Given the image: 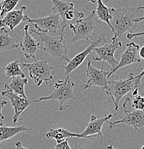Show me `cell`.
Returning a JSON list of instances; mask_svg holds the SVG:
<instances>
[{
	"label": "cell",
	"mask_w": 144,
	"mask_h": 149,
	"mask_svg": "<svg viewBox=\"0 0 144 149\" xmlns=\"http://www.w3.org/2000/svg\"><path fill=\"white\" fill-rule=\"evenodd\" d=\"M32 128H28L24 125L21 126H8L6 125H0V143L6 142L17 135L25 131H30Z\"/></svg>",
	"instance_id": "19"
},
{
	"label": "cell",
	"mask_w": 144,
	"mask_h": 149,
	"mask_svg": "<svg viewBox=\"0 0 144 149\" xmlns=\"http://www.w3.org/2000/svg\"><path fill=\"white\" fill-rule=\"evenodd\" d=\"M96 9L94 11L95 16L98 22H103L106 23L112 32H114L111 21L112 19L113 12L115 10V7H108L104 4L101 0H98L96 2Z\"/></svg>",
	"instance_id": "18"
},
{
	"label": "cell",
	"mask_w": 144,
	"mask_h": 149,
	"mask_svg": "<svg viewBox=\"0 0 144 149\" xmlns=\"http://www.w3.org/2000/svg\"><path fill=\"white\" fill-rule=\"evenodd\" d=\"M99 22L95 16L94 11L84 17V15H81L76 19L74 24H69V28L73 32L71 40V44L80 40L88 41L91 38L94 30L96 29V23Z\"/></svg>",
	"instance_id": "4"
},
{
	"label": "cell",
	"mask_w": 144,
	"mask_h": 149,
	"mask_svg": "<svg viewBox=\"0 0 144 149\" xmlns=\"http://www.w3.org/2000/svg\"><path fill=\"white\" fill-rule=\"evenodd\" d=\"M131 107L135 110L144 111V97L141 95L134 96V100L131 102Z\"/></svg>",
	"instance_id": "25"
},
{
	"label": "cell",
	"mask_w": 144,
	"mask_h": 149,
	"mask_svg": "<svg viewBox=\"0 0 144 149\" xmlns=\"http://www.w3.org/2000/svg\"><path fill=\"white\" fill-rule=\"evenodd\" d=\"M21 65L22 69L28 70L29 77L38 87L41 86L43 83L47 85L48 82L53 80L54 77L51 73L53 70L64 68L63 66H52L45 60H41L33 63H21Z\"/></svg>",
	"instance_id": "5"
},
{
	"label": "cell",
	"mask_w": 144,
	"mask_h": 149,
	"mask_svg": "<svg viewBox=\"0 0 144 149\" xmlns=\"http://www.w3.org/2000/svg\"><path fill=\"white\" fill-rule=\"evenodd\" d=\"M74 83L66 76L63 80H58L54 82V90L52 94L48 96H42L37 100H33V102H40L46 100H57L59 105V111H63L66 109L65 103L70 100H76L75 94L74 92Z\"/></svg>",
	"instance_id": "3"
},
{
	"label": "cell",
	"mask_w": 144,
	"mask_h": 149,
	"mask_svg": "<svg viewBox=\"0 0 144 149\" xmlns=\"http://www.w3.org/2000/svg\"><path fill=\"white\" fill-rule=\"evenodd\" d=\"M30 33H34L39 37L43 44V49L54 59L66 61L67 63L70 61L68 56L66 41L63 38V34H60L59 37H53L47 34L38 32L34 29H32Z\"/></svg>",
	"instance_id": "2"
},
{
	"label": "cell",
	"mask_w": 144,
	"mask_h": 149,
	"mask_svg": "<svg viewBox=\"0 0 144 149\" xmlns=\"http://www.w3.org/2000/svg\"><path fill=\"white\" fill-rule=\"evenodd\" d=\"M29 24H26L24 27V37L20 42L21 47L24 56L27 60H36V55L39 51V43L33 38L29 32Z\"/></svg>",
	"instance_id": "16"
},
{
	"label": "cell",
	"mask_w": 144,
	"mask_h": 149,
	"mask_svg": "<svg viewBox=\"0 0 144 149\" xmlns=\"http://www.w3.org/2000/svg\"><path fill=\"white\" fill-rule=\"evenodd\" d=\"M27 10L25 6H22L19 9L13 10L7 13L5 16L0 19V28L7 27L9 31L14 30L15 27L24 20L26 15L24 12Z\"/></svg>",
	"instance_id": "17"
},
{
	"label": "cell",
	"mask_w": 144,
	"mask_h": 149,
	"mask_svg": "<svg viewBox=\"0 0 144 149\" xmlns=\"http://www.w3.org/2000/svg\"><path fill=\"white\" fill-rule=\"evenodd\" d=\"M114 115L109 114L103 118H98L94 115H92L85 130L81 133H77L76 138L89 140L97 139V138L103 139L102 127L104 123H108L110 119L114 117Z\"/></svg>",
	"instance_id": "14"
},
{
	"label": "cell",
	"mask_w": 144,
	"mask_h": 149,
	"mask_svg": "<svg viewBox=\"0 0 144 149\" xmlns=\"http://www.w3.org/2000/svg\"><path fill=\"white\" fill-rule=\"evenodd\" d=\"M52 3V10L54 13L58 14L62 20L61 33L64 34L65 29L67 26L68 22H70L74 17H79L83 15L82 12H78L75 10L73 3L63 1L62 0H51Z\"/></svg>",
	"instance_id": "12"
},
{
	"label": "cell",
	"mask_w": 144,
	"mask_h": 149,
	"mask_svg": "<svg viewBox=\"0 0 144 149\" xmlns=\"http://www.w3.org/2000/svg\"><path fill=\"white\" fill-rule=\"evenodd\" d=\"M134 74L131 73L125 80H111L108 82V89L105 92L111 97L114 105L115 111H119V102L123 96L128 93L133 92L136 88V80Z\"/></svg>",
	"instance_id": "6"
},
{
	"label": "cell",
	"mask_w": 144,
	"mask_h": 149,
	"mask_svg": "<svg viewBox=\"0 0 144 149\" xmlns=\"http://www.w3.org/2000/svg\"><path fill=\"white\" fill-rule=\"evenodd\" d=\"M68 140L69 139H65L59 142H56V144L54 146L53 149H72L69 146Z\"/></svg>",
	"instance_id": "26"
},
{
	"label": "cell",
	"mask_w": 144,
	"mask_h": 149,
	"mask_svg": "<svg viewBox=\"0 0 144 149\" xmlns=\"http://www.w3.org/2000/svg\"><path fill=\"white\" fill-rule=\"evenodd\" d=\"M106 149H117V148H114V146H113V144H111V145L108 146L106 147Z\"/></svg>",
	"instance_id": "35"
},
{
	"label": "cell",
	"mask_w": 144,
	"mask_h": 149,
	"mask_svg": "<svg viewBox=\"0 0 144 149\" xmlns=\"http://www.w3.org/2000/svg\"><path fill=\"white\" fill-rule=\"evenodd\" d=\"M131 102L129 97L125 100L123 104V116L119 120L113 121H108V123L109 128H114L120 124H126V125L132 126L136 130L138 131L141 128H144V111L134 110L133 111H129L127 108V105Z\"/></svg>",
	"instance_id": "7"
},
{
	"label": "cell",
	"mask_w": 144,
	"mask_h": 149,
	"mask_svg": "<svg viewBox=\"0 0 144 149\" xmlns=\"http://www.w3.org/2000/svg\"><path fill=\"white\" fill-rule=\"evenodd\" d=\"M106 43V33L105 32H102L101 34L98 35L97 37H94L92 40H91L90 45L87 48L82 51L81 52L79 53L75 57H74L68 63V64L64 66L65 70V74L66 76H69V74L72 72L73 71L75 70L77 68L81 65L83 63V60L88 57L89 54H91L94 49L98 47L104 45V44Z\"/></svg>",
	"instance_id": "11"
},
{
	"label": "cell",
	"mask_w": 144,
	"mask_h": 149,
	"mask_svg": "<svg viewBox=\"0 0 144 149\" xmlns=\"http://www.w3.org/2000/svg\"><path fill=\"white\" fill-rule=\"evenodd\" d=\"M143 76H144V68L143 69V70L141 71V73L137 74V75L134 76V78H135V80H136V88H138V87L140 85L141 80L142 77H143Z\"/></svg>",
	"instance_id": "27"
},
{
	"label": "cell",
	"mask_w": 144,
	"mask_h": 149,
	"mask_svg": "<svg viewBox=\"0 0 144 149\" xmlns=\"http://www.w3.org/2000/svg\"><path fill=\"white\" fill-rule=\"evenodd\" d=\"M14 146H15V149H29L23 146L22 144H21V143L20 142V141H17V142L14 143Z\"/></svg>",
	"instance_id": "30"
},
{
	"label": "cell",
	"mask_w": 144,
	"mask_h": 149,
	"mask_svg": "<svg viewBox=\"0 0 144 149\" xmlns=\"http://www.w3.org/2000/svg\"><path fill=\"white\" fill-rule=\"evenodd\" d=\"M144 9V6H141V7H138L137 8L138 11H140V10H143Z\"/></svg>",
	"instance_id": "36"
},
{
	"label": "cell",
	"mask_w": 144,
	"mask_h": 149,
	"mask_svg": "<svg viewBox=\"0 0 144 149\" xmlns=\"http://www.w3.org/2000/svg\"><path fill=\"white\" fill-rule=\"evenodd\" d=\"M143 20H144V16L141 17H136L135 19V22L136 23H138V24L139 22H141V21H143Z\"/></svg>",
	"instance_id": "34"
},
{
	"label": "cell",
	"mask_w": 144,
	"mask_h": 149,
	"mask_svg": "<svg viewBox=\"0 0 144 149\" xmlns=\"http://www.w3.org/2000/svg\"><path fill=\"white\" fill-rule=\"evenodd\" d=\"M144 35V32H138V33H127L126 35V38L128 39V40H132L133 38L136 37H139V36H143Z\"/></svg>",
	"instance_id": "29"
},
{
	"label": "cell",
	"mask_w": 144,
	"mask_h": 149,
	"mask_svg": "<svg viewBox=\"0 0 144 149\" xmlns=\"http://www.w3.org/2000/svg\"><path fill=\"white\" fill-rule=\"evenodd\" d=\"M28 80L26 77H12L9 84H7L9 90L24 98H28L25 94V86L27 85Z\"/></svg>",
	"instance_id": "21"
},
{
	"label": "cell",
	"mask_w": 144,
	"mask_h": 149,
	"mask_svg": "<svg viewBox=\"0 0 144 149\" xmlns=\"http://www.w3.org/2000/svg\"><path fill=\"white\" fill-rule=\"evenodd\" d=\"M4 70L5 71L6 77L7 78H12L17 76L25 77V74L22 70L21 63L19 62V60H14L12 63H9L4 68Z\"/></svg>",
	"instance_id": "23"
},
{
	"label": "cell",
	"mask_w": 144,
	"mask_h": 149,
	"mask_svg": "<svg viewBox=\"0 0 144 149\" xmlns=\"http://www.w3.org/2000/svg\"><path fill=\"white\" fill-rule=\"evenodd\" d=\"M103 64L101 70L94 68L91 65V61L87 60V68H86V74L88 80L84 85H82V89L87 90L92 87H99L106 92L108 89V74L109 71H105L103 70Z\"/></svg>",
	"instance_id": "9"
},
{
	"label": "cell",
	"mask_w": 144,
	"mask_h": 149,
	"mask_svg": "<svg viewBox=\"0 0 144 149\" xmlns=\"http://www.w3.org/2000/svg\"><path fill=\"white\" fill-rule=\"evenodd\" d=\"M137 8L128 7L116 9L113 12L111 26L114 29V37L119 38L125 33H134L138 27V23L135 22L136 16L134 11Z\"/></svg>",
	"instance_id": "1"
},
{
	"label": "cell",
	"mask_w": 144,
	"mask_h": 149,
	"mask_svg": "<svg viewBox=\"0 0 144 149\" xmlns=\"http://www.w3.org/2000/svg\"><path fill=\"white\" fill-rule=\"evenodd\" d=\"M19 0H0V17H4L7 13L13 11Z\"/></svg>",
	"instance_id": "24"
},
{
	"label": "cell",
	"mask_w": 144,
	"mask_h": 149,
	"mask_svg": "<svg viewBox=\"0 0 144 149\" xmlns=\"http://www.w3.org/2000/svg\"><path fill=\"white\" fill-rule=\"evenodd\" d=\"M1 95L3 97L9 99L13 108L14 116L12 118V120H13V123L14 124L20 120V116L21 113L33 103V100L24 98L9 90L6 83L4 84V89L1 92Z\"/></svg>",
	"instance_id": "13"
},
{
	"label": "cell",
	"mask_w": 144,
	"mask_h": 149,
	"mask_svg": "<svg viewBox=\"0 0 144 149\" xmlns=\"http://www.w3.org/2000/svg\"><path fill=\"white\" fill-rule=\"evenodd\" d=\"M138 93H140V95L141 96L144 97V84H140L138 87Z\"/></svg>",
	"instance_id": "31"
},
{
	"label": "cell",
	"mask_w": 144,
	"mask_h": 149,
	"mask_svg": "<svg viewBox=\"0 0 144 149\" xmlns=\"http://www.w3.org/2000/svg\"><path fill=\"white\" fill-rule=\"evenodd\" d=\"M87 1H89V2H91V3H93V4H94V3H96L98 0H87ZM101 1H103V3H108V2H109V1H111V0H101Z\"/></svg>",
	"instance_id": "33"
},
{
	"label": "cell",
	"mask_w": 144,
	"mask_h": 149,
	"mask_svg": "<svg viewBox=\"0 0 144 149\" xmlns=\"http://www.w3.org/2000/svg\"><path fill=\"white\" fill-rule=\"evenodd\" d=\"M139 56H140L141 58L144 60V46L140 48V49H139Z\"/></svg>",
	"instance_id": "32"
},
{
	"label": "cell",
	"mask_w": 144,
	"mask_h": 149,
	"mask_svg": "<svg viewBox=\"0 0 144 149\" xmlns=\"http://www.w3.org/2000/svg\"><path fill=\"white\" fill-rule=\"evenodd\" d=\"M77 133H74L64 128H57V129H49L46 134V137L49 139H54L56 142L63 141L65 139H69L71 138H76Z\"/></svg>",
	"instance_id": "22"
},
{
	"label": "cell",
	"mask_w": 144,
	"mask_h": 149,
	"mask_svg": "<svg viewBox=\"0 0 144 149\" xmlns=\"http://www.w3.org/2000/svg\"><path fill=\"white\" fill-rule=\"evenodd\" d=\"M139 49H140V47L138 45L136 44L134 42L128 43L126 45V49L122 54L120 61L118 63L117 66L112 70H109V73L107 76L108 78L117 72L122 68L132 64H140L141 60L139 56Z\"/></svg>",
	"instance_id": "15"
},
{
	"label": "cell",
	"mask_w": 144,
	"mask_h": 149,
	"mask_svg": "<svg viewBox=\"0 0 144 149\" xmlns=\"http://www.w3.org/2000/svg\"><path fill=\"white\" fill-rule=\"evenodd\" d=\"M7 104V102L6 101V100L0 99V118H1V120H4V118H5L4 115L2 114V109L4 108V107Z\"/></svg>",
	"instance_id": "28"
},
{
	"label": "cell",
	"mask_w": 144,
	"mask_h": 149,
	"mask_svg": "<svg viewBox=\"0 0 144 149\" xmlns=\"http://www.w3.org/2000/svg\"><path fill=\"white\" fill-rule=\"evenodd\" d=\"M141 149H144V146H143L141 147Z\"/></svg>",
	"instance_id": "37"
},
{
	"label": "cell",
	"mask_w": 144,
	"mask_h": 149,
	"mask_svg": "<svg viewBox=\"0 0 144 149\" xmlns=\"http://www.w3.org/2000/svg\"><path fill=\"white\" fill-rule=\"evenodd\" d=\"M19 47L14 39L9 35L6 28H0V52L11 51Z\"/></svg>",
	"instance_id": "20"
},
{
	"label": "cell",
	"mask_w": 144,
	"mask_h": 149,
	"mask_svg": "<svg viewBox=\"0 0 144 149\" xmlns=\"http://www.w3.org/2000/svg\"><path fill=\"white\" fill-rule=\"evenodd\" d=\"M122 43L119 40V38L112 37L111 42L110 44H106L94 49L96 55L92 57L94 61H102L103 63L105 62L108 63L111 66V70H112L118 65L119 62L114 57V54L119 48L121 47Z\"/></svg>",
	"instance_id": "10"
},
{
	"label": "cell",
	"mask_w": 144,
	"mask_h": 149,
	"mask_svg": "<svg viewBox=\"0 0 144 149\" xmlns=\"http://www.w3.org/2000/svg\"><path fill=\"white\" fill-rule=\"evenodd\" d=\"M24 22L31 23L36 31L41 33H56L60 27L61 28L62 20L58 14H52L44 17L30 19L26 15Z\"/></svg>",
	"instance_id": "8"
}]
</instances>
